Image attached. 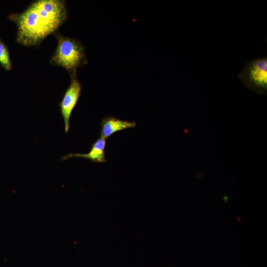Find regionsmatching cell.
I'll list each match as a JSON object with an SVG mask.
<instances>
[{
	"mask_svg": "<svg viewBox=\"0 0 267 267\" xmlns=\"http://www.w3.org/2000/svg\"><path fill=\"white\" fill-rule=\"evenodd\" d=\"M67 12L62 0H37L21 13L8 18L17 27L16 42L25 46L38 45L65 21Z\"/></svg>",
	"mask_w": 267,
	"mask_h": 267,
	"instance_id": "1",
	"label": "cell"
},
{
	"mask_svg": "<svg viewBox=\"0 0 267 267\" xmlns=\"http://www.w3.org/2000/svg\"><path fill=\"white\" fill-rule=\"evenodd\" d=\"M55 37L57 44L50 58V63L67 70L71 78L76 77L78 68L88 63L81 42L57 33Z\"/></svg>",
	"mask_w": 267,
	"mask_h": 267,
	"instance_id": "2",
	"label": "cell"
},
{
	"mask_svg": "<svg viewBox=\"0 0 267 267\" xmlns=\"http://www.w3.org/2000/svg\"><path fill=\"white\" fill-rule=\"evenodd\" d=\"M238 78L249 89L260 93H266L267 56L249 60L238 75Z\"/></svg>",
	"mask_w": 267,
	"mask_h": 267,
	"instance_id": "3",
	"label": "cell"
},
{
	"mask_svg": "<svg viewBox=\"0 0 267 267\" xmlns=\"http://www.w3.org/2000/svg\"><path fill=\"white\" fill-rule=\"evenodd\" d=\"M71 80L70 84L59 104L66 134L69 130L71 114L78 102L82 90V86L76 77L71 78Z\"/></svg>",
	"mask_w": 267,
	"mask_h": 267,
	"instance_id": "4",
	"label": "cell"
},
{
	"mask_svg": "<svg viewBox=\"0 0 267 267\" xmlns=\"http://www.w3.org/2000/svg\"><path fill=\"white\" fill-rule=\"evenodd\" d=\"M100 125V136L106 139L117 132L135 127L136 123L134 121H124L114 117L108 116L103 118Z\"/></svg>",
	"mask_w": 267,
	"mask_h": 267,
	"instance_id": "5",
	"label": "cell"
},
{
	"mask_svg": "<svg viewBox=\"0 0 267 267\" xmlns=\"http://www.w3.org/2000/svg\"><path fill=\"white\" fill-rule=\"evenodd\" d=\"M106 140L100 136L91 145L90 151L87 153H70L62 157V160H65L71 157L83 158L96 163H103L106 161L105 158Z\"/></svg>",
	"mask_w": 267,
	"mask_h": 267,
	"instance_id": "6",
	"label": "cell"
},
{
	"mask_svg": "<svg viewBox=\"0 0 267 267\" xmlns=\"http://www.w3.org/2000/svg\"><path fill=\"white\" fill-rule=\"evenodd\" d=\"M0 64L6 71L12 68L9 51L6 45L0 39Z\"/></svg>",
	"mask_w": 267,
	"mask_h": 267,
	"instance_id": "7",
	"label": "cell"
}]
</instances>
